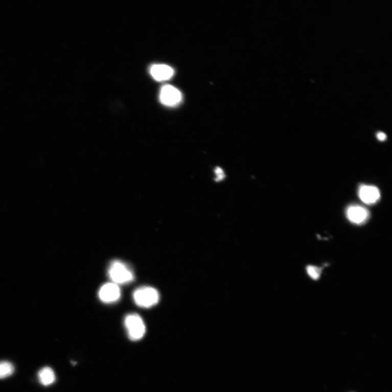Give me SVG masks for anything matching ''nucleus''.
I'll use <instances>...</instances> for the list:
<instances>
[{
  "label": "nucleus",
  "mask_w": 392,
  "mask_h": 392,
  "mask_svg": "<svg viewBox=\"0 0 392 392\" xmlns=\"http://www.w3.org/2000/svg\"><path fill=\"white\" fill-rule=\"evenodd\" d=\"M133 301L141 308H149L158 304L160 294L154 288L143 286L136 289L132 295Z\"/></svg>",
  "instance_id": "obj_2"
},
{
  "label": "nucleus",
  "mask_w": 392,
  "mask_h": 392,
  "mask_svg": "<svg viewBox=\"0 0 392 392\" xmlns=\"http://www.w3.org/2000/svg\"><path fill=\"white\" fill-rule=\"evenodd\" d=\"M216 174V181H220L223 180L225 177L223 171L220 168H217L215 171Z\"/></svg>",
  "instance_id": "obj_12"
},
{
  "label": "nucleus",
  "mask_w": 392,
  "mask_h": 392,
  "mask_svg": "<svg viewBox=\"0 0 392 392\" xmlns=\"http://www.w3.org/2000/svg\"><path fill=\"white\" fill-rule=\"evenodd\" d=\"M347 216L350 221L360 224L369 218L370 213L365 208L358 205L350 206L347 211Z\"/></svg>",
  "instance_id": "obj_6"
},
{
  "label": "nucleus",
  "mask_w": 392,
  "mask_h": 392,
  "mask_svg": "<svg viewBox=\"0 0 392 392\" xmlns=\"http://www.w3.org/2000/svg\"><path fill=\"white\" fill-rule=\"evenodd\" d=\"M358 195L362 201L367 204L376 203L380 198L379 190L375 187L362 186L360 187Z\"/></svg>",
  "instance_id": "obj_7"
},
{
  "label": "nucleus",
  "mask_w": 392,
  "mask_h": 392,
  "mask_svg": "<svg viewBox=\"0 0 392 392\" xmlns=\"http://www.w3.org/2000/svg\"><path fill=\"white\" fill-rule=\"evenodd\" d=\"M14 372L13 364L8 361L0 362V379L9 377Z\"/></svg>",
  "instance_id": "obj_10"
},
{
  "label": "nucleus",
  "mask_w": 392,
  "mask_h": 392,
  "mask_svg": "<svg viewBox=\"0 0 392 392\" xmlns=\"http://www.w3.org/2000/svg\"><path fill=\"white\" fill-rule=\"evenodd\" d=\"M108 276L115 284L127 285L135 279L130 267L120 260H114L108 266Z\"/></svg>",
  "instance_id": "obj_1"
},
{
  "label": "nucleus",
  "mask_w": 392,
  "mask_h": 392,
  "mask_svg": "<svg viewBox=\"0 0 392 392\" xmlns=\"http://www.w3.org/2000/svg\"><path fill=\"white\" fill-rule=\"evenodd\" d=\"M307 271L309 276L313 280H318L321 274V270L315 266H308Z\"/></svg>",
  "instance_id": "obj_11"
},
{
  "label": "nucleus",
  "mask_w": 392,
  "mask_h": 392,
  "mask_svg": "<svg viewBox=\"0 0 392 392\" xmlns=\"http://www.w3.org/2000/svg\"><path fill=\"white\" fill-rule=\"evenodd\" d=\"M98 296L104 304H111L118 302L121 297V290L119 285L114 283H107L100 288Z\"/></svg>",
  "instance_id": "obj_4"
},
{
  "label": "nucleus",
  "mask_w": 392,
  "mask_h": 392,
  "mask_svg": "<svg viewBox=\"0 0 392 392\" xmlns=\"http://www.w3.org/2000/svg\"><path fill=\"white\" fill-rule=\"evenodd\" d=\"M124 322L130 340L137 341L144 337L146 328L143 318L139 314L131 313L127 315Z\"/></svg>",
  "instance_id": "obj_3"
},
{
  "label": "nucleus",
  "mask_w": 392,
  "mask_h": 392,
  "mask_svg": "<svg viewBox=\"0 0 392 392\" xmlns=\"http://www.w3.org/2000/svg\"><path fill=\"white\" fill-rule=\"evenodd\" d=\"M377 138L379 140L383 141L386 139L387 136L385 133L379 132L377 133Z\"/></svg>",
  "instance_id": "obj_13"
},
{
  "label": "nucleus",
  "mask_w": 392,
  "mask_h": 392,
  "mask_svg": "<svg viewBox=\"0 0 392 392\" xmlns=\"http://www.w3.org/2000/svg\"><path fill=\"white\" fill-rule=\"evenodd\" d=\"M41 385L48 386L53 384L56 380L55 374L51 368L46 366L40 370L38 374Z\"/></svg>",
  "instance_id": "obj_9"
},
{
  "label": "nucleus",
  "mask_w": 392,
  "mask_h": 392,
  "mask_svg": "<svg viewBox=\"0 0 392 392\" xmlns=\"http://www.w3.org/2000/svg\"><path fill=\"white\" fill-rule=\"evenodd\" d=\"M150 72L153 78L158 81L168 80L172 78L174 74V71L171 66L165 64L153 65Z\"/></svg>",
  "instance_id": "obj_8"
},
{
  "label": "nucleus",
  "mask_w": 392,
  "mask_h": 392,
  "mask_svg": "<svg viewBox=\"0 0 392 392\" xmlns=\"http://www.w3.org/2000/svg\"><path fill=\"white\" fill-rule=\"evenodd\" d=\"M181 100L180 91L171 85L163 87L160 93V101L166 106H174L178 104Z\"/></svg>",
  "instance_id": "obj_5"
}]
</instances>
